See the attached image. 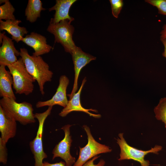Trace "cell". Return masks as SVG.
<instances>
[{"mask_svg": "<svg viewBox=\"0 0 166 166\" xmlns=\"http://www.w3.org/2000/svg\"><path fill=\"white\" fill-rule=\"evenodd\" d=\"M20 52V56L27 70L37 81L40 91L43 95L44 85L46 82L51 81L53 73L49 70L48 64L41 56L30 55L27 50L24 48H21Z\"/></svg>", "mask_w": 166, "mask_h": 166, "instance_id": "obj_1", "label": "cell"}, {"mask_svg": "<svg viewBox=\"0 0 166 166\" xmlns=\"http://www.w3.org/2000/svg\"><path fill=\"white\" fill-rule=\"evenodd\" d=\"M0 106L9 115L22 125L36 121L32 105L29 102L18 103L15 100L3 97L0 100Z\"/></svg>", "mask_w": 166, "mask_h": 166, "instance_id": "obj_2", "label": "cell"}, {"mask_svg": "<svg viewBox=\"0 0 166 166\" xmlns=\"http://www.w3.org/2000/svg\"><path fill=\"white\" fill-rule=\"evenodd\" d=\"M13 79V88L16 94L28 95L34 88L36 81L27 70L21 57L14 63L7 66Z\"/></svg>", "mask_w": 166, "mask_h": 166, "instance_id": "obj_3", "label": "cell"}, {"mask_svg": "<svg viewBox=\"0 0 166 166\" xmlns=\"http://www.w3.org/2000/svg\"><path fill=\"white\" fill-rule=\"evenodd\" d=\"M71 22L69 20H65L57 23L49 22L47 29L48 32L54 36L55 43H60L65 51L70 54L77 47L73 40L74 29L70 24Z\"/></svg>", "mask_w": 166, "mask_h": 166, "instance_id": "obj_4", "label": "cell"}, {"mask_svg": "<svg viewBox=\"0 0 166 166\" xmlns=\"http://www.w3.org/2000/svg\"><path fill=\"white\" fill-rule=\"evenodd\" d=\"M118 136L119 138L116 140L120 148V158L118 159L120 161L132 160L139 162L141 166H150L149 161L144 159L145 156L149 153L158 154V152L162 149V146L156 145L148 150H139L127 143L124 137L123 133H119Z\"/></svg>", "mask_w": 166, "mask_h": 166, "instance_id": "obj_5", "label": "cell"}, {"mask_svg": "<svg viewBox=\"0 0 166 166\" xmlns=\"http://www.w3.org/2000/svg\"><path fill=\"white\" fill-rule=\"evenodd\" d=\"M52 108V106L48 107L45 112L34 114L35 118L38 121V128L35 137L30 143V149L35 160L34 166H42L43 160L47 157L43 150L42 137L45 121L50 115Z\"/></svg>", "mask_w": 166, "mask_h": 166, "instance_id": "obj_6", "label": "cell"}, {"mask_svg": "<svg viewBox=\"0 0 166 166\" xmlns=\"http://www.w3.org/2000/svg\"><path fill=\"white\" fill-rule=\"evenodd\" d=\"M83 127L87 134L88 142L85 147H79V156L73 166H82L97 155L110 152L112 151L109 146L101 144L94 139L88 126L84 125Z\"/></svg>", "mask_w": 166, "mask_h": 166, "instance_id": "obj_7", "label": "cell"}, {"mask_svg": "<svg viewBox=\"0 0 166 166\" xmlns=\"http://www.w3.org/2000/svg\"><path fill=\"white\" fill-rule=\"evenodd\" d=\"M71 126L67 124L61 128L65 133L64 138L55 146L52 152V160L59 157L64 160L65 166H72L75 162V158L71 156L70 151L72 141L70 130Z\"/></svg>", "mask_w": 166, "mask_h": 166, "instance_id": "obj_8", "label": "cell"}, {"mask_svg": "<svg viewBox=\"0 0 166 166\" xmlns=\"http://www.w3.org/2000/svg\"><path fill=\"white\" fill-rule=\"evenodd\" d=\"M69 82V80L66 76H61L56 92L52 98L46 101H38L36 104V107L38 108L45 106L53 107L57 105L65 108L69 101L67 97L66 90Z\"/></svg>", "mask_w": 166, "mask_h": 166, "instance_id": "obj_9", "label": "cell"}, {"mask_svg": "<svg viewBox=\"0 0 166 166\" xmlns=\"http://www.w3.org/2000/svg\"><path fill=\"white\" fill-rule=\"evenodd\" d=\"M74 65L75 77L73 88L70 94L67 95L70 99L76 93L78 88V80L82 69L91 61L95 60L96 57L84 52L81 49L77 47L71 53Z\"/></svg>", "mask_w": 166, "mask_h": 166, "instance_id": "obj_10", "label": "cell"}, {"mask_svg": "<svg viewBox=\"0 0 166 166\" xmlns=\"http://www.w3.org/2000/svg\"><path fill=\"white\" fill-rule=\"evenodd\" d=\"M3 41L0 47V65L8 66L16 62L20 52L15 48L12 39L3 33Z\"/></svg>", "mask_w": 166, "mask_h": 166, "instance_id": "obj_11", "label": "cell"}, {"mask_svg": "<svg viewBox=\"0 0 166 166\" xmlns=\"http://www.w3.org/2000/svg\"><path fill=\"white\" fill-rule=\"evenodd\" d=\"M34 50L33 55H41L49 52L52 49V46L47 44L46 38L40 34L32 32L23 37L22 41Z\"/></svg>", "mask_w": 166, "mask_h": 166, "instance_id": "obj_12", "label": "cell"}, {"mask_svg": "<svg viewBox=\"0 0 166 166\" xmlns=\"http://www.w3.org/2000/svg\"><path fill=\"white\" fill-rule=\"evenodd\" d=\"M86 81V78L85 77L82 81L81 85L78 91L73 95L71 99H69L66 106L59 113L60 116L63 117H65L72 112L77 111L84 112L90 116L94 118H100L101 117V115L100 114H94L89 112L90 111H91L97 113L98 112L97 110L92 109H86L81 105L80 100L81 94Z\"/></svg>", "mask_w": 166, "mask_h": 166, "instance_id": "obj_13", "label": "cell"}, {"mask_svg": "<svg viewBox=\"0 0 166 166\" xmlns=\"http://www.w3.org/2000/svg\"><path fill=\"white\" fill-rule=\"evenodd\" d=\"M16 121L0 106V131L1 133L0 138L5 144L10 138H13L16 135Z\"/></svg>", "mask_w": 166, "mask_h": 166, "instance_id": "obj_14", "label": "cell"}, {"mask_svg": "<svg viewBox=\"0 0 166 166\" xmlns=\"http://www.w3.org/2000/svg\"><path fill=\"white\" fill-rule=\"evenodd\" d=\"M76 0H56V4L53 6L49 9V11L55 10L54 17L51 18L49 22L57 23L60 21L69 20L73 21L74 18L69 14V9Z\"/></svg>", "mask_w": 166, "mask_h": 166, "instance_id": "obj_15", "label": "cell"}, {"mask_svg": "<svg viewBox=\"0 0 166 166\" xmlns=\"http://www.w3.org/2000/svg\"><path fill=\"white\" fill-rule=\"evenodd\" d=\"M21 22V20L18 19L0 20V30L6 31L11 35L12 39L18 43L22 41L23 36L28 33L26 28L19 26Z\"/></svg>", "mask_w": 166, "mask_h": 166, "instance_id": "obj_16", "label": "cell"}, {"mask_svg": "<svg viewBox=\"0 0 166 166\" xmlns=\"http://www.w3.org/2000/svg\"><path fill=\"white\" fill-rule=\"evenodd\" d=\"M13 84L12 76L9 71L6 69V66H0V97H7L16 100L12 89Z\"/></svg>", "mask_w": 166, "mask_h": 166, "instance_id": "obj_17", "label": "cell"}, {"mask_svg": "<svg viewBox=\"0 0 166 166\" xmlns=\"http://www.w3.org/2000/svg\"><path fill=\"white\" fill-rule=\"evenodd\" d=\"M42 5L40 0H29L25 10L26 20L31 23L36 22L40 17L42 11L46 10Z\"/></svg>", "mask_w": 166, "mask_h": 166, "instance_id": "obj_18", "label": "cell"}, {"mask_svg": "<svg viewBox=\"0 0 166 166\" xmlns=\"http://www.w3.org/2000/svg\"><path fill=\"white\" fill-rule=\"evenodd\" d=\"M0 4H4L0 6V20H14L16 19L14 14L15 9L8 0H1Z\"/></svg>", "mask_w": 166, "mask_h": 166, "instance_id": "obj_19", "label": "cell"}, {"mask_svg": "<svg viewBox=\"0 0 166 166\" xmlns=\"http://www.w3.org/2000/svg\"><path fill=\"white\" fill-rule=\"evenodd\" d=\"M155 117L162 121L166 128V97L161 98L154 109Z\"/></svg>", "mask_w": 166, "mask_h": 166, "instance_id": "obj_20", "label": "cell"}, {"mask_svg": "<svg viewBox=\"0 0 166 166\" xmlns=\"http://www.w3.org/2000/svg\"><path fill=\"white\" fill-rule=\"evenodd\" d=\"M145 1L156 7L159 14L166 15V0H145Z\"/></svg>", "mask_w": 166, "mask_h": 166, "instance_id": "obj_21", "label": "cell"}, {"mask_svg": "<svg viewBox=\"0 0 166 166\" xmlns=\"http://www.w3.org/2000/svg\"><path fill=\"white\" fill-rule=\"evenodd\" d=\"M113 16L117 18L123 7V3L122 0H110Z\"/></svg>", "mask_w": 166, "mask_h": 166, "instance_id": "obj_22", "label": "cell"}, {"mask_svg": "<svg viewBox=\"0 0 166 166\" xmlns=\"http://www.w3.org/2000/svg\"><path fill=\"white\" fill-rule=\"evenodd\" d=\"M6 144L0 138V162L4 165L7 163V149Z\"/></svg>", "mask_w": 166, "mask_h": 166, "instance_id": "obj_23", "label": "cell"}, {"mask_svg": "<svg viewBox=\"0 0 166 166\" xmlns=\"http://www.w3.org/2000/svg\"><path fill=\"white\" fill-rule=\"evenodd\" d=\"M100 156H96L90 159L82 166H104L105 164V161L103 159H101L97 164H94V161L97 159Z\"/></svg>", "mask_w": 166, "mask_h": 166, "instance_id": "obj_24", "label": "cell"}, {"mask_svg": "<svg viewBox=\"0 0 166 166\" xmlns=\"http://www.w3.org/2000/svg\"><path fill=\"white\" fill-rule=\"evenodd\" d=\"M42 166H65V162L62 161L54 164H51L48 162L44 161L43 162Z\"/></svg>", "mask_w": 166, "mask_h": 166, "instance_id": "obj_25", "label": "cell"}, {"mask_svg": "<svg viewBox=\"0 0 166 166\" xmlns=\"http://www.w3.org/2000/svg\"><path fill=\"white\" fill-rule=\"evenodd\" d=\"M160 39L164 47V51L162 53V56L166 58V38H160Z\"/></svg>", "mask_w": 166, "mask_h": 166, "instance_id": "obj_26", "label": "cell"}, {"mask_svg": "<svg viewBox=\"0 0 166 166\" xmlns=\"http://www.w3.org/2000/svg\"><path fill=\"white\" fill-rule=\"evenodd\" d=\"M160 38H166V24L164 26L163 29L160 33Z\"/></svg>", "mask_w": 166, "mask_h": 166, "instance_id": "obj_27", "label": "cell"}]
</instances>
